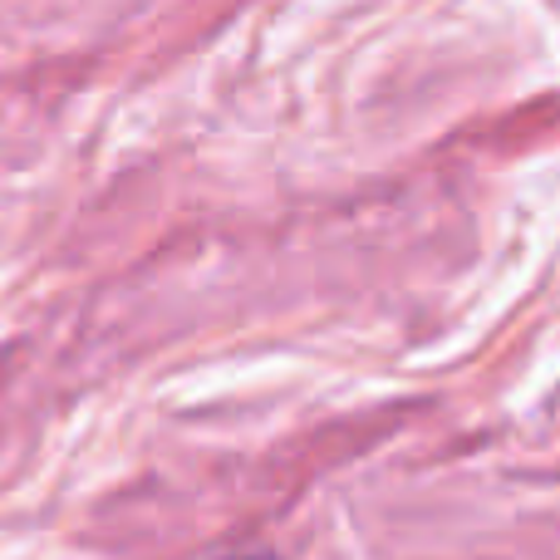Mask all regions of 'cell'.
<instances>
[{"instance_id": "6da1fadb", "label": "cell", "mask_w": 560, "mask_h": 560, "mask_svg": "<svg viewBox=\"0 0 560 560\" xmlns=\"http://www.w3.org/2000/svg\"><path fill=\"white\" fill-rule=\"evenodd\" d=\"M222 560H271V556H222Z\"/></svg>"}]
</instances>
